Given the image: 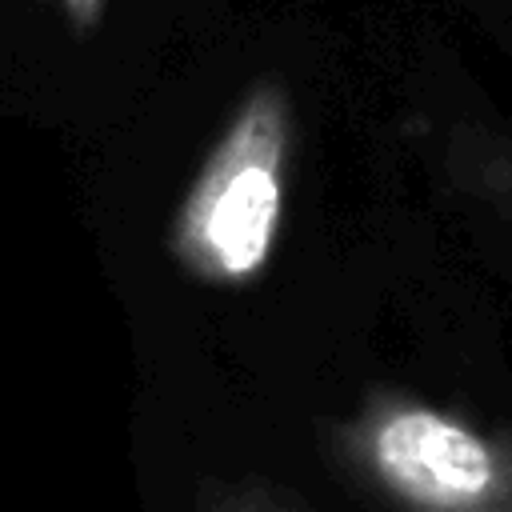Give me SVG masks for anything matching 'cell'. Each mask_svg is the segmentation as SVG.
<instances>
[{"mask_svg":"<svg viewBox=\"0 0 512 512\" xmlns=\"http://www.w3.org/2000/svg\"><path fill=\"white\" fill-rule=\"evenodd\" d=\"M344 468L392 512H512V440L380 392L340 432Z\"/></svg>","mask_w":512,"mask_h":512,"instance_id":"1","label":"cell"},{"mask_svg":"<svg viewBox=\"0 0 512 512\" xmlns=\"http://www.w3.org/2000/svg\"><path fill=\"white\" fill-rule=\"evenodd\" d=\"M292 112L280 84H260L200 164L176 224L172 256L208 284L256 276L276 244Z\"/></svg>","mask_w":512,"mask_h":512,"instance_id":"2","label":"cell"},{"mask_svg":"<svg viewBox=\"0 0 512 512\" xmlns=\"http://www.w3.org/2000/svg\"><path fill=\"white\" fill-rule=\"evenodd\" d=\"M204 512H300L264 488H212Z\"/></svg>","mask_w":512,"mask_h":512,"instance_id":"3","label":"cell"},{"mask_svg":"<svg viewBox=\"0 0 512 512\" xmlns=\"http://www.w3.org/2000/svg\"><path fill=\"white\" fill-rule=\"evenodd\" d=\"M64 12H68L76 32H92L100 12H104V0H64Z\"/></svg>","mask_w":512,"mask_h":512,"instance_id":"4","label":"cell"}]
</instances>
